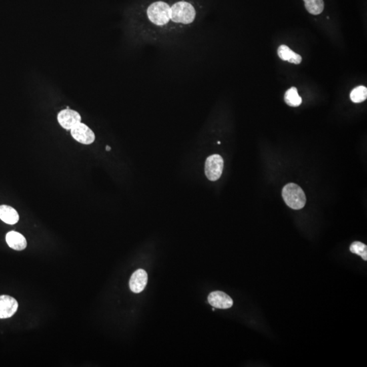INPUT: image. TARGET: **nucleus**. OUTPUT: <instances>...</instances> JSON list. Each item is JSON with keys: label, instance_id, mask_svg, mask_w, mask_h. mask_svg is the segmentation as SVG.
I'll use <instances>...</instances> for the list:
<instances>
[{"label": "nucleus", "instance_id": "obj_6", "mask_svg": "<svg viewBox=\"0 0 367 367\" xmlns=\"http://www.w3.org/2000/svg\"><path fill=\"white\" fill-rule=\"evenodd\" d=\"M17 301L9 295L0 296V319L9 318L14 316L18 310Z\"/></svg>", "mask_w": 367, "mask_h": 367}, {"label": "nucleus", "instance_id": "obj_5", "mask_svg": "<svg viewBox=\"0 0 367 367\" xmlns=\"http://www.w3.org/2000/svg\"><path fill=\"white\" fill-rule=\"evenodd\" d=\"M81 121L82 117L79 113L69 107L60 111L57 115V121L60 126L67 131L71 130L76 125L81 123Z\"/></svg>", "mask_w": 367, "mask_h": 367}, {"label": "nucleus", "instance_id": "obj_15", "mask_svg": "<svg viewBox=\"0 0 367 367\" xmlns=\"http://www.w3.org/2000/svg\"><path fill=\"white\" fill-rule=\"evenodd\" d=\"M278 54L279 57L283 60V61H288L292 57L295 52L292 51L288 46L281 45L280 47L278 48Z\"/></svg>", "mask_w": 367, "mask_h": 367}, {"label": "nucleus", "instance_id": "obj_13", "mask_svg": "<svg viewBox=\"0 0 367 367\" xmlns=\"http://www.w3.org/2000/svg\"><path fill=\"white\" fill-rule=\"evenodd\" d=\"M367 98V89L364 86H359L353 89L350 93V99L354 103H362Z\"/></svg>", "mask_w": 367, "mask_h": 367}, {"label": "nucleus", "instance_id": "obj_7", "mask_svg": "<svg viewBox=\"0 0 367 367\" xmlns=\"http://www.w3.org/2000/svg\"><path fill=\"white\" fill-rule=\"evenodd\" d=\"M207 299L209 304L213 308L223 309V310L231 308L233 305V299L226 293L221 291L211 292Z\"/></svg>", "mask_w": 367, "mask_h": 367}, {"label": "nucleus", "instance_id": "obj_10", "mask_svg": "<svg viewBox=\"0 0 367 367\" xmlns=\"http://www.w3.org/2000/svg\"><path fill=\"white\" fill-rule=\"evenodd\" d=\"M0 219L9 225H15L19 221V215L13 207L7 205H0Z\"/></svg>", "mask_w": 367, "mask_h": 367}, {"label": "nucleus", "instance_id": "obj_14", "mask_svg": "<svg viewBox=\"0 0 367 367\" xmlns=\"http://www.w3.org/2000/svg\"><path fill=\"white\" fill-rule=\"evenodd\" d=\"M351 252L362 257L363 260L367 261V246L360 241H355L350 246Z\"/></svg>", "mask_w": 367, "mask_h": 367}, {"label": "nucleus", "instance_id": "obj_18", "mask_svg": "<svg viewBox=\"0 0 367 367\" xmlns=\"http://www.w3.org/2000/svg\"><path fill=\"white\" fill-rule=\"evenodd\" d=\"M218 144H221V141H218Z\"/></svg>", "mask_w": 367, "mask_h": 367}, {"label": "nucleus", "instance_id": "obj_2", "mask_svg": "<svg viewBox=\"0 0 367 367\" xmlns=\"http://www.w3.org/2000/svg\"><path fill=\"white\" fill-rule=\"evenodd\" d=\"M282 197L289 207L296 210L303 208L306 203L304 191L297 183H287L282 189Z\"/></svg>", "mask_w": 367, "mask_h": 367}, {"label": "nucleus", "instance_id": "obj_1", "mask_svg": "<svg viewBox=\"0 0 367 367\" xmlns=\"http://www.w3.org/2000/svg\"><path fill=\"white\" fill-rule=\"evenodd\" d=\"M205 0H137L131 9L130 30L140 46L177 47L199 25Z\"/></svg>", "mask_w": 367, "mask_h": 367}, {"label": "nucleus", "instance_id": "obj_16", "mask_svg": "<svg viewBox=\"0 0 367 367\" xmlns=\"http://www.w3.org/2000/svg\"><path fill=\"white\" fill-rule=\"evenodd\" d=\"M301 61H302V57H301V56L300 55H299V54L295 53L294 55H293L292 56V57L291 58L290 60H289L288 62L290 63H294V64L298 65L300 64Z\"/></svg>", "mask_w": 367, "mask_h": 367}, {"label": "nucleus", "instance_id": "obj_11", "mask_svg": "<svg viewBox=\"0 0 367 367\" xmlns=\"http://www.w3.org/2000/svg\"><path fill=\"white\" fill-rule=\"evenodd\" d=\"M284 101L291 107H298L302 103V98L299 96L296 87H292L287 90L284 95Z\"/></svg>", "mask_w": 367, "mask_h": 367}, {"label": "nucleus", "instance_id": "obj_8", "mask_svg": "<svg viewBox=\"0 0 367 367\" xmlns=\"http://www.w3.org/2000/svg\"><path fill=\"white\" fill-rule=\"evenodd\" d=\"M148 274L143 269H139L135 271L131 275L129 281V287L133 292L140 293L146 286Z\"/></svg>", "mask_w": 367, "mask_h": 367}, {"label": "nucleus", "instance_id": "obj_4", "mask_svg": "<svg viewBox=\"0 0 367 367\" xmlns=\"http://www.w3.org/2000/svg\"><path fill=\"white\" fill-rule=\"evenodd\" d=\"M71 137L82 144L90 145L94 142L95 134L85 123H80L70 130Z\"/></svg>", "mask_w": 367, "mask_h": 367}, {"label": "nucleus", "instance_id": "obj_9", "mask_svg": "<svg viewBox=\"0 0 367 367\" xmlns=\"http://www.w3.org/2000/svg\"><path fill=\"white\" fill-rule=\"evenodd\" d=\"M6 241L10 248L17 251L25 250L27 245L25 237L17 231H12L8 233Z\"/></svg>", "mask_w": 367, "mask_h": 367}, {"label": "nucleus", "instance_id": "obj_12", "mask_svg": "<svg viewBox=\"0 0 367 367\" xmlns=\"http://www.w3.org/2000/svg\"><path fill=\"white\" fill-rule=\"evenodd\" d=\"M307 11L313 15H318L322 13L324 9L323 0H303Z\"/></svg>", "mask_w": 367, "mask_h": 367}, {"label": "nucleus", "instance_id": "obj_3", "mask_svg": "<svg viewBox=\"0 0 367 367\" xmlns=\"http://www.w3.org/2000/svg\"><path fill=\"white\" fill-rule=\"evenodd\" d=\"M224 161L219 155H211L205 161V173L210 181H216L222 175Z\"/></svg>", "mask_w": 367, "mask_h": 367}, {"label": "nucleus", "instance_id": "obj_17", "mask_svg": "<svg viewBox=\"0 0 367 367\" xmlns=\"http://www.w3.org/2000/svg\"><path fill=\"white\" fill-rule=\"evenodd\" d=\"M105 149H106L107 151H109L111 150V148L109 146V145H106V147H105Z\"/></svg>", "mask_w": 367, "mask_h": 367}]
</instances>
